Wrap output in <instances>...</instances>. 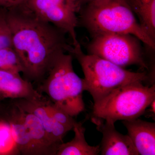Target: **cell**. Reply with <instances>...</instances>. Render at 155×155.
Listing matches in <instances>:
<instances>
[{
  "label": "cell",
  "instance_id": "cell-1",
  "mask_svg": "<svg viewBox=\"0 0 155 155\" xmlns=\"http://www.w3.org/2000/svg\"><path fill=\"white\" fill-rule=\"evenodd\" d=\"M13 46L23 67L24 78L40 82L43 80L58 58L70 53L66 33L44 20L25 4L7 9Z\"/></svg>",
  "mask_w": 155,
  "mask_h": 155
},
{
  "label": "cell",
  "instance_id": "cell-2",
  "mask_svg": "<svg viewBox=\"0 0 155 155\" xmlns=\"http://www.w3.org/2000/svg\"><path fill=\"white\" fill-rule=\"evenodd\" d=\"M70 54L81 66L84 91L91 95L94 103L119 87L136 81H150L146 72H131L95 55L84 54L80 44L72 47Z\"/></svg>",
  "mask_w": 155,
  "mask_h": 155
},
{
  "label": "cell",
  "instance_id": "cell-3",
  "mask_svg": "<svg viewBox=\"0 0 155 155\" xmlns=\"http://www.w3.org/2000/svg\"><path fill=\"white\" fill-rule=\"evenodd\" d=\"M81 20L93 36L104 33L130 35L155 49V41L137 22L126 0L88 4L81 15Z\"/></svg>",
  "mask_w": 155,
  "mask_h": 155
},
{
  "label": "cell",
  "instance_id": "cell-4",
  "mask_svg": "<svg viewBox=\"0 0 155 155\" xmlns=\"http://www.w3.org/2000/svg\"><path fill=\"white\" fill-rule=\"evenodd\" d=\"M72 56L69 53L61 54L37 90L45 94L55 106L74 117L84 111L85 104L83 79L74 71Z\"/></svg>",
  "mask_w": 155,
  "mask_h": 155
},
{
  "label": "cell",
  "instance_id": "cell-5",
  "mask_svg": "<svg viewBox=\"0 0 155 155\" xmlns=\"http://www.w3.org/2000/svg\"><path fill=\"white\" fill-rule=\"evenodd\" d=\"M155 99V84L146 86L136 81L115 89L94 103L93 117L115 124L119 120L137 119Z\"/></svg>",
  "mask_w": 155,
  "mask_h": 155
},
{
  "label": "cell",
  "instance_id": "cell-6",
  "mask_svg": "<svg viewBox=\"0 0 155 155\" xmlns=\"http://www.w3.org/2000/svg\"><path fill=\"white\" fill-rule=\"evenodd\" d=\"M139 40L128 34L104 33L94 35L88 45L89 54L105 59L119 67L140 66L148 70Z\"/></svg>",
  "mask_w": 155,
  "mask_h": 155
},
{
  "label": "cell",
  "instance_id": "cell-7",
  "mask_svg": "<svg viewBox=\"0 0 155 155\" xmlns=\"http://www.w3.org/2000/svg\"><path fill=\"white\" fill-rule=\"evenodd\" d=\"M25 5L42 19L68 34L73 46L79 44L75 31L78 25L76 13L81 8L78 0H26Z\"/></svg>",
  "mask_w": 155,
  "mask_h": 155
},
{
  "label": "cell",
  "instance_id": "cell-8",
  "mask_svg": "<svg viewBox=\"0 0 155 155\" xmlns=\"http://www.w3.org/2000/svg\"><path fill=\"white\" fill-rule=\"evenodd\" d=\"M92 122L102 134L100 145L101 155H138L129 136L118 132L114 123L94 117Z\"/></svg>",
  "mask_w": 155,
  "mask_h": 155
},
{
  "label": "cell",
  "instance_id": "cell-9",
  "mask_svg": "<svg viewBox=\"0 0 155 155\" xmlns=\"http://www.w3.org/2000/svg\"><path fill=\"white\" fill-rule=\"evenodd\" d=\"M48 98L43 96L39 99L14 100V104L23 111L35 115L41 122L52 141L58 146L63 143V138L70 131L53 118L48 110Z\"/></svg>",
  "mask_w": 155,
  "mask_h": 155
},
{
  "label": "cell",
  "instance_id": "cell-10",
  "mask_svg": "<svg viewBox=\"0 0 155 155\" xmlns=\"http://www.w3.org/2000/svg\"><path fill=\"white\" fill-rule=\"evenodd\" d=\"M44 96L34 88L31 82L18 72L0 69V98L12 99H39Z\"/></svg>",
  "mask_w": 155,
  "mask_h": 155
},
{
  "label": "cell",
  "instance_id": "cell-11",
  "mask_svg": "<svg viewBox=\"0 0 155 155\" xmlns=\"http://www.w3.org/2000/svg\"><path fill=\"white\" fill-rule=\"evenodd\" d=\"M138 155H155V123L137 119L123 121Z\"/></svg>",
  "mask_w": 155,
  "mask_h": 155
},
{
  "label": "cell",
  "instance_id": "cell-12",
  "mask_svg": "<svg viewBox=\"0 0 155 155\" xmlns=\"http://www.w3.org/2000/svg\"><path fill=\"white\" fill-rule=\"evenodd\" d=\"M10 111L8 123L19 153L37 155L24 120L23 111L14 104Z\"/></svg>",
  "mask_w": 155,
  "mask_h": 155
},
{
  "label": "cell",
  "instance_id": "cell-13",
  "mask_svg": "<svg viewBox=\"0 0 155 155\" xmlns=\"http://www.w3.org/2000/svg\"><path fill=\"white\" fill-rule=\"evenodd\" d=\"M23 113L37 155H56L58 146L52 141L40 120L33 114L23 111Z\"/></svg>",
  "mask_w": 155,
  "mask_h": 155
},
{
  "label": "cell",
  "instance_id": "cell-14",
  "mask_svg": "<svg viewBox=\"0 0 155 155\" xmlns=\"http://www.w3.org/2000/svg\"><path fill=\"white\" fill-rule=\"evenodd\" d=\"M74 138L71 141L59 144L56 155H97L99 154V145H89L85 138V129L82 122L75 123L73 129Z\"/></svg>",
  "mask_w": 155,
  "mask_h": 155
},
{
  "label": "cell",
  "instance_id": "cell-15",
  "mask_svg": "<svg viewBox=\"0 0 155 155\" xmlns=\"http://www.w3.org/2000/svg\"><path fill=\"white\" fill-rule=\"evenodd\" d=\"M129 4L142 28L155 41V0H130Z\"/></svg>",
  "mask_w": 155,
  "mask_h": 155
},
{
  "label": "cell",
  "instance_id": "cell-16",
  "mask_svg": "<svg viewBox=\"0 0 155 155\" xmlns=\"http://www.w3.org/2000/svg\"><path fill=\"white\" fill-rule=\"evenodd\" d=\"M0 69L18 72H23L22 62L13 48L0 50Z\"/></svg>",
  "mask_w": 155,
  "mask_h": 155
},
{
  "label": "cell",
  "instance_id": "cell-17",
  "mask_svg": "<svg viewBox=\"0 0 155 155\" xmlns=\"http://www.w3.org/2000/svg\"><path fill=\"white\" fill-rule=\"evenodd\" d=\"M19 153L8 123L0 122V155Z\"/></svg>",
  "mask_w": 155,
  "mask_h": 155
},
{
  "label": "cell",
  "instance_id": "cell-18",
  "mask_svg": "<svg viewBox=\"0 0 155 155\" xmlns=\"http://www.w3.org/2000/svg\"><path fill=\"white\" fill-rule=\"evenodd\" d=\"M7 8H0V50L13 48L12 33L7 18Z\"/></svg>",
  "mask_w": 155,
  "mask_h": 155
},
{
  "label": "cell",
  "instance_id": "cell-19",
  "mask_svg": "<svg viewBox=\"0 0 155 155\" xmlns=\"http://www.w3.org/2000/svg\"><path fill=\"white\" fill-rule=\"evenodd\" d=\"M47 105L50 114L57 122L64 125L69 130L73 129L76 122L73 117L56 107L48 99Z\"/></svg>",
  "mask_w": 155,
  "mask_h": 155
},
{
  "label": "cell",
  "instance_id": "cell-20",
  "mask_svg": "<svg viewBox=\"0 0 155 155\" xmlns=\"http://www.w3.org/2000/svg\"><path fill=\"white\" fill-rule=\"evenodd\" d=\"M15 6L14 0H0V7L1 8L8 9Z\"/></svg>",
  "mask_w": 155,
  "mask_h": 155
},
{
  "label": "cell",
  "instance_id": "cell-21",
  "mask_svg": "<svg viewBox=\"0 0 155 155\" xmlns=\"http://www.w3.org/2000/svg\"><path fill=\"white\" fill-rule=\"evenodd\" d=\"M78 1L81 5V4L84 2H87L89 4H97V3L104 2L108 0H78Z\"/></svg>",
  "mask_w": 155,
  "mask_h": 155
},
{
  "label": "cell",
  "instance_id": "cell-22",
  "mask_svg": "<svg viewBox=\"0 0 155 155\" xmlns=\"http://www.w3.org/2000/svg\"><path fill=\"white\" fill-rule=\"evenodd\" d=\"M15 3V5H24L25 4L26 0H14Z\"/></svg>",
  "mask_w": 155,
  "mask_h": 155
}]
</instances>
